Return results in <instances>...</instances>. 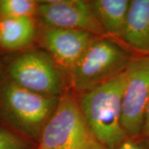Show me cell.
Wrapping results in <instances>:
<instances>
[{
  "label": "cell",
  "instance_id": "6da1fadb",
  "mask_svg": "<svg viewBox=\"0 0 149 149\" xmlns=\"http://www.w3.org/2000/svg\"><path fill=\"white\" fill-rule=\"evenodd\" d=\"M125 81L123 71L105 84L81 93L78 100L91 132L108 149H116L128 137L122 125Z\"/></svg>",
  "mask_w": 149,
  "mask_h": 149
},
{
  "label": "cell",
  "instance_id": "7a4b0ae2",
  "mask_svg": "<svg viewBox=\"0 0 149 149\" xmlns=\"http://www.w3.org/2000/svg\"><path fill=\"white\" fill-rule=\"evenodd\" d=\"M37 149H108L91 132L78 100L70 93L60 97L43 128Z\"/></svg>",
  "mask_w": 149,
  "mask_h": 149
},
{
  "label": "cell",
  "instance_id": "3957f363",
  "mask_svg": "<svg viewBox=\"0 0 149 149\" xmlns=\"http://www.w3.org/2000/svg\"><path fill=\"white\" fill-rule=\"evenodd\" d=\"M132 57L117 42L99 37L69 71L70 82L79 92L91 91L125 71Z\"/></svg>",
  "mask_w": 149,
  "mask_h": 149
},
{
  "label": "cell",
  "instance_id": "277c9868",
  "mask_svg": "<svg viewBox=\"0 0 149 149\" xmlns=\"http://www.w3.org/2000/svg\"><path fill=\"white\" fill-rule=\"evenodd\" d=\"M59 100L60 97L28 91L13 81L3 87L1 94L2 106L7 116L22 132L37 141Z\"/></svg>",
  "mask_w": 149,
  "mask_h": 149
},
{
  "label": "cell",
  "instance_id": "5b68a950",
  "mask_svg": "<svg viewBox=\"0 0 149 149\" xmlns=\"http://www.w3.org/2000/svg\"><path fill=\"white\" fill-rule=\"evenodd\" d=\"M123 96L122 125L128 137H140L149 102V55L129 61Z\"/></svg>",
  "mask_w": 149,
  "mask_h": 149
},
{
  "label": "cell",
  "instance_id": "8992f818",
  "mask_svg": "<svg viewBox=\"0 0 149 149\" xmlns=\"http://www.w3.org/2000/svg\"><path fill=\"white\" fill-rule=\"evenodd\" d=\"M13 83L28 91L47 96L61 97L63 80L54 60L41 52H27L17 57L9 65Z\"/></svg>",
  "mask_w": 149,
  "mask_h": 149
},
{
  "label": "cell",
  "instance_id": "52a82bcc",
  "mask_svg": "<svg viewBox=\"0 0 149 149\" xmlns=\"http://www.w3.org/2000/svg\"><path fill=\"white\" fill-rule=\"evenodd\" d=\"M37 15L47 27L77 29L99 37L106 36L98 21L90 1L52 0L41 1Z\"/></svg>",
  "mask_w": 149,
  "mask_h": 149
},
{
  "label": "cell",
  "instance_id": "ba28073f",
  "mask_svg": "<svg viewBox=\"0 0 149 149\" xmlns=\"http://www.w3.org/2000/svg\"><path fill=\"white\" fill-rule=\"evenodd\" d=\"M99 37L82 30L47 27L42 34V44L55 62L70 71Z\"/></svg>",
  "mask_w": 149,
  "mask_h": 149
},
{
  "label": "cell",
  "instance_id": "9c48e42d",
  "mask_svg": "<svg viewBox=\"0 0 149 149\" xmlns=\"http://www.w3.org/2000/svg\"><path fill=\"white\" fill-rule=\"evenodd\" d=\"M123 42L141 55H149V0H131Z\"/></svg>",
  "mask_w": 149,
  "mask_h": 149
},
{
  "label": "cell",
  "instance_id": "30bf717a",
  "mask_svg": "<svg viewBox=\"0 0 149 149\" xmlns=\"http://www.w3.org/2000/svg\"><path fill=\"white\" fill-rule=\"evenodd\" d=\"M90 3L105 34L122 38L131 1L93 0Z\"/></svg>",
  "mask_w": 149,
  "mask_h": 149
},
{
  "label": "cell",
  "instance_id": "8fae6325",
  "mask_svg": "<svg viewBox=\"0 0 149 149\" xmlns=\"http://www.w3.org/2000/svg\"><path fill=\"white\" fill-rule=\"evenodd\" d=\"M37 35L33 17L0 19V47L8 51H17L29 47Z\"/></svg>",
  "mask_w": 149,
  "mask_h": 149
},
{
  "label": "cell",
  "instance_id": "7c38bea8",
  "mask_svg": "<svg viewBox=\"0 0 149 149\" xmlns=\"http://www.w3.org/2000/svg\"><path fill=\"white\" fill-rule=\"evenodd\" d=\"M39 1L0 0V19L33 17L37 13Z\"/></svg>",
  "mask_w": 149,
  "mask_h": 149
},
{
  "label": "cell",
  "instance_id": "4fadbf2b",
  "mask_svg": "<svg viewBox=\"0 0 149 149\" xmlns=\"http://www.w3.org/2000/svg\"><path fill=\"white\" fill-rule=\"evenodd\" d=\"M0 149H30V146L17 134L0 128Z\"/></svg>",
  "mask_w": 149,
  "mask_h": 149
},
{
  "label": "cell",
  "instance_id": "5bb4252c",
  "mask_svg": "<svg viewBox=\"0 0 149 149\" xmlns=\"http://www.w3.org/2000/svg\"><path fill=\"white\" fill-rule=\"evenodd\" d=\"M116 149H149L141 137H128Z\"/></svg>",
  "mask_w": 149,
  "mask_h": 149
},
{
  "label": "cell",
  "instance_id": "9a60e30c",
  "mask_svg": "<svg viewBox=\"0 0 149 149\" xmlns=\"http://www.w3.org/2000/svg\"><path fill=\"white\" fill-rule=\"evenodd\" d=\"M140 137L142 138V139L149 147V102L148 104V107H147L146 114H145L143 128Z\"/></svg>",
  "mask_w": 149,
  "mask_h": 149
}]
</instances>
